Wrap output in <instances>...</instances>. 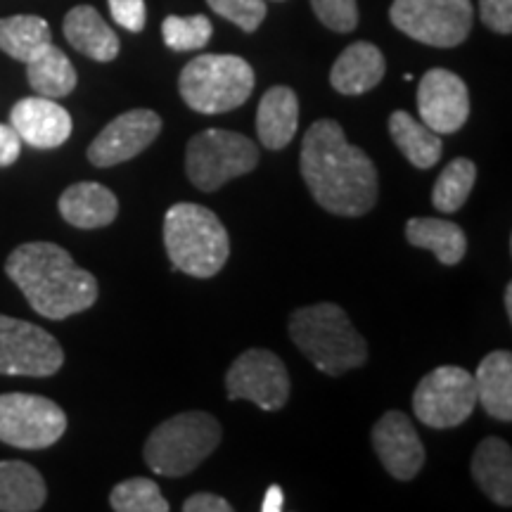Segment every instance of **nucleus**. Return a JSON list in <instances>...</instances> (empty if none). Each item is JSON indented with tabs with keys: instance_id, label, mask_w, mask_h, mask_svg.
<instances>
[{
	"instance_id": "f257e3e1",
	"label": "nucleus",
	"mask_w": 512,
	"mask_h": 512,
	"mask_svg": "<svg viewBox=\"0 0 512 512\" xmlns=\"http://www.w3.org/2000/svg\"><path fill=\"white\" fill-rule=\"evenodd\" d=\"M299 169L313 200L330 214L356 219L375 207L380 185L373 159L349 143L335 119H318L309 126Z\"/></svg>"
},
{
	"instance_id": "f03ea898",
	"label": "nucleus",
	"mask_w": 512,
	"mask_h": 512,
	"mask_svg": "<svg viewBox=\"0 0 512 512\" xmlns=\"http://www.w3.org/2000/svg\"><path fill=\"white\" fill-rule=\"evenodd\" d=\"M5 273L31 309L48 320H64L98 302V280L74 264L72 254L55 242L19 245L5 261Z\"/></svg>"
},
{
	"instance_id": "7ed1b4c3",
	"label": "nucleus",
	"mask_w": 512,
	"mask_h": 512,
	"mask_svg": "<svg viewBox=\"0 0 512 512\" xmlns=\"http://www.w3.org/2000/svg\"><path fill=\"white\" fill-rule=\"evenodd\" d=\"M290 339L320 373L344 375L368 361V344L361 337L342 306H302L290 316Z\"/></svg>"
},
{
	"instance_id": "20e7f679",
	"label": "nucleus",
	"mask_w": 512,
	"mask_h": 512,
	"mask_svg": "<svg viewBox=\"0 0 512 512\" xmlns=\"http://www.w3.org/2000/svg\"><path fill=\"white\" fill-rule=\"evenodd\" d=\"M164 247L174 271L192 278H211L230 256L228 230L202 204L178 202L164 216Z\"/></svg>"
},
{
	"instance_id": "39448f33",
	"label": "nucleus",
	"mask_w": 512,
	"mask_h": 512,
	"mask_svg": "<svg viewBox=\"0 0 512 512\" xmlns=\"http://www.w3.org/2000/svg\"><path fill=\"white\" fill-rule=\"evenodd\" d=\"M219 444V420L204 411H188L155 427L145 441L143 456L155 475L176 479L195 472Z\"/></svg>"
},
{
	"instance_id": "423d86ee",
	"label": "nucleus",
	"mask_w": 512,
	"mask_h": 512,
	"mask_svg": "<svg viewBox=\"0 0 512 512\" xmlns=\"http://www.w3.org/2000/svg\"><path fill=\"white\" fill-rule=\"evenodd\" d=\"M254 91V69L238 55H200L178 76V93L190 110L223 114L242 107Z\"/></svg>"
},
{
	"instance_id": "0eeeda50",
	"label": "nucleus",
	"mask_w": 512,
	"mask_h": 512,
	"mask_svg": "<svg viewBox=\"0 0 512 512\" xmlns=\"http://www.w3.org/2000/svg\"><path fill=\"white\" fill-rule=\"evenodd\" d=\"M259 164L254 140L235 131L207 128L190 138L185 150V174L202 192H214L233 178L245 176Z\"/></svg>"
},
{
	"instance_id": "6e6552de",
	"label": "nucleus",
	"mask_w": 512,
	"mask_h": 512,
	"mask_svg": "<svg viewBox=\"0 0 512 512\" xmlns=\"http://www.w3.org/2000/svg\"><path fill=\"white\" fill-rule=\"evenodd\" d=\"M389 19L401 34L432 48H456L472 31L470 0H394Z\"/></svg>"
},
{
	"instance_id": "1a4fd4ad",
	"label": "nucleus",
	"mask_w": 512,
	"mask_h": 512,
	"mask_svg": "<svg viewBox=\"0 0 512 512\" xmlns=\"http://www.w3.org/2000/svg\"><path fill=\"white\" fill-rule=\"evenodd\" d=\"M477 406L475 377L458 366H441L425 375L413 394V411L432 430L463 425Z\"/></svg>"
},
{
	"instance_id": "9d476101",
	"label": "nucleus",
	"mask_w": 512,
	"mask_h": 512,
	"mask_svg": "<svg viewBox=\"0 0 512 512\" xmlns=\"http://www.w3.org/2000/svg\"><path fill=\"white\" fill-rule=\"evenodd\" d=\"M67 432V415L36 394H0V441L15 448H48Z\"/></svg>"
},
{
	"instance_id": "9b49d317",
	"label": "nucleus",
	"mask_w": 512,
	"mask_h": 512,
	"mask_svg": "<svg viewBox=\"0 0 512 512\" xmlns=\"http://www.w3.org/2000/svg\"><path fill=\"white\" fill-rule=\"evenodd\" d=\"M62 363L64 351L48 330L0 313V375L50 377Z\"/></svg>"
},
{
	"instance_id": "f8f14e48",
	"label": "nucleus",
	"mask_w": 512,
	"mask_h": 512,
	"mask_svg": "<svg viewBox=\"0 0 512 512\" xmlns=\"http://www.w3.org/2000/svg\"><path fill=\"white\" fill-rule=\"evenodd\" d=\"M230 401H252L261 411H280L290 399V373L268 349H247L226 375Z\"/></svg>"
},
{
	"instance_id": "ddd939ff",
	"label": "nucleus",
	"mask_w": 512,
	"mask_h": 512,
	"mask_svg": "<svg viewBox=\"0 0 512 512\" xmlns=\"http://www.w3.org/2000/svg\"><path fill=\"white\" fill-rule=\"evenodd\" d=\"M162 133V117L152 110H131L112 119L88 147V162L98 169L138 157Z\"/></svg>"
},
{
	"instance_id": "4468645a",
	"label": "nucleus",
	"mask_w": 512,
	"mask_h": 512,
	"mask_svg": "<svg viewBox=\"0 0 512 512\" xmlns=\"http://www.w3.org/2000/svg\"><path fill=\"white\" fill-rule=\"evenodd\" d=\"M420 121L439 136L456 133L470 117V93L465 81L448 69H430L418 86Z\"/></svg>"
},
{
	"instance_id": "2eb2a0df",
	"label": "nucleus",
	"mask_w": 512,
	"mask_h": 512,
	"mask_svg": "<svg viewBox=\"0 0 512 512\" xmlns=\"http://www.w3.org/2000/svg\"><path fill=\"white\" fill-rule=\"evenodd\" d=\"M373 448L384 470L394 479L408 482L425 465V446L415 432L413 422L401 411L384 413L373 427Z\"/></svg>"
},
{
	"instance_id": "dca6fc26",
	"label": "nucleus",
	"mask_w": 512,
	"mask_h": 512,
	"mask_svg": "<svg viewBox=\"0 0 512 512\" xmlns=\"http://www.w3.org/2000/svg\"><path fill=\"white\" fill-rule=\"evenodd\" d=\"M10 126L15 128L22 143L36 150H53L67 143L72 136V114L57 105L55 100L43 98H24L19 100L10 112Z\"/></svg>"
},
{
	"instance_id": "f3484780",
	"label": "nucleus",
	"mask_w": 512,
	"mask_h": 512,
	"mask_svg": "<svg viewBox=\"0 0 512 512\" xmlns=\"http://www.w3.org/2000/svg\"><path fill=\"white\" fill-rule=\"evenodd\" d=\"M387 62L375 43L356 41L342 50L330 69V83L342 95H363L384 79Z\"/></svg>"
},
{
	"instance_id": "a211bd4d",
	"label": "nucleus",
	"mask_w": 512,
	"mask_h": 512,
	"mask_svg": "<svg viewBox=\"0 0 512 512\" xmlns=\"http://www.w3.org/2000/svg\"><path fill=\"white\" fill-rule=\"evenodd\" d=\"M60 207L62 219L69 226L81 228V230H95L105 228L117 219L119 214V200L110 188L100 183H74L60 195Z\"/></svg>"
},
{
	"instance_id": "6ab92c4d",
	"label": "nucleus",
	"mask_w": 512,
	"mask_h": 512,
	"mask_svg": "<svg viewBox=\"0 0 512 512\" xmlns=\"http://www.w3.org/2000/svg\"><path fill=\"white\" fill-rule=\"evenodd\" d=\"M299 126L297 93L287 86H273L256 110V136L266 150H283L292 143Z\"/></svg>"
},
{
	"instance_id": "aec40b11",
	"label": "nucleus",
	"mask_w": 512,
	"mask_h": 512,
	"mask_svg": "<svg viewBox=\"0 0 512 512\" xmlns=\"http://www.w3.org/2000/svg\"><path fill=\"white\" fill-rule=\"evenodd\" d=\"M62 29L72 48L95 62H112L119 55V36L93 5H76L69 10Z\"/></svg>"
},
{
	"instance_id": "412c9836",
	"label": "nucleus",
	"mask_w": 512,
	"mask_h": 512,
	"mask_svg": "<svg viewBox=\"0 0 512 512\" xmlns=\"http://www.w3.org/2000/svg\"><path fill=\"white\" fill-rule=\"evenodd\" d=\"M477 403L494 420H512V354L505 349L491 351L475 370Z\"/></svg>"
},
{
	"instance_id": "4be33fe9",
	"label": "nucleus",
	"mask_w": 512,
	"mask_h": 512,
	"mask_svg": "<svg viewBox=\"0 0 512 512\" xmlns=\"http://www.w3.org/2000/svg\"><path fill=\"white\" fill-rule=\"evenodd\" d=\"M472 477L501 508L512 505V451L503 439L486 437L472 456Z\"/></svg>"
},
{
	"instance_id": "5701e85b",
	"label": "nucleus",
	"mask_w": 512,
	"mask_h": 512,
	"mask_svg": "<svg viewBox=\"0 0 512 512\" xmlns=\"http://www.w3.org/2000/svg\"><path fill=\"white\" fill-rule=\"evenodd\" d=\"M41 472L24 460H0V512H34L46 503Z\"/></svg>"
},
{
	"instance_id": "b1692460",
	"label": "nucleus",
	"mask_w": 512,
	"mask_h": 512,
	"mask_svg": "<svg viewBox=\"0 0 512 512\" xmlns=\"http://www.w3.org/2000/svg\"><path fill=\"white\" fill-rule=\"evenodd\" d=\"M408 245L430 249L437 254L439 264L456 266L463 261L467 252L465 230L458 223L446 219H432V216H415L406 223Z\"/></svg>"
},
{
	"instance_id": "393cba45",
	"label": "nucleus",
	"mask_w": 512,
	"mask_h": 512,
	"mask_svg": "<svg viewBox=\"0 0 512 512\" xmlns=\"http://www.w3.org/2000/svg\"><path fill=\"white\" fill-rule=\"evenodd\" d=\"M389 133H392L401 155L418 169H432L441 159L444 143H441L439 133H434L432 128H427L408 112L396 110L389 117Z\"/></svg>"
},
{
	"instance_id": "a878e982",
	"label": "nucleus",
	"mask_w": 512,
	"mask_h": 512,
	"mask_svg": "<svg viewBox=\"0 0 512 512\" xmlns=\"http://www.w3.org/2000/svg\"><path fill=\"white\" fill-rule=\"evenodd\" d=\"M27 79L38 95L57 100L67 98L74 91L79 76H76V69L69 62V57L53 43H48L41 53L27 62Z\"/></svg>"
},
{
	"instance_id": "bb28decb",
	"label": "nucleus",
	"mask_w": 512,
	"mask_h": 512,
	"mask_svg": "<svg viewBox=\"0 0 512 512\" xmlns=\"http://www.w3.org/2000/svg\"><path fill=\"white\" fill-rule=\"evenodd\" d=\"M53 43L50 24L36 15H15L0 19V50L12 60L27 64L43 48Z\"/></svg>"
},
{
	"instance_id": "cd10ccee",
	"label": "nucleus",
	"mask_w": 512,
	"mask_h": 512,
	"mask_svg": "<svg viewBox=\"0 0 512 512\" xmlns=\"http://www.w3.org/2000/svg\"><path fill=\"white\" fill-rule=\"evenodd\" d=\"M477 181V166L472 159L456 157L453 162L446 164V169L441 171L437 183L432 190V204L434 209L441 214H453L458 211L470 197L472 188Z\"/></svg>"
},
{
	"instance_id": "c85d7f7f",
	"label": "nucleus",
	"mask_w": 512,
	"mask_h": 512,
	"mask_svg": "<svg viewBox=\"0 0 512 512\" xmlns=\"http://www.w3.org/2000/svg\"><path fill=\"white\" fill-rule=\"evenodd\" d=\"M110 505L117 512H169V503L159 486L147 477L119 482L110 494Z\"/></svg>"
},
{
	"instance_id": "c756f323",
	"label": "nucleus",
	"mask_w": 512,
	"mask_h": 512,
	"mask_svg": "<svg viewBox=\"0 0 512 512\" xmlns=\"http://www.w3.org/2000/svg\"><path fill=\"white\" fill-rule=\"evenodd\" d=\"M211 34H214V27H211V19L207 15H169L162 22L166 48L176 50V53H190V50L204 48L211 41Z\"/></svg>"
},
{
	"instance_id": "7c9ffc66",
	"label": "nucleus",
	"mask_w": 512,
	"mask_h": 512,
	"mask_svg": "<svg viewBox=\"0 0 512 512\" xmlns=\"http://www.w3.org/2000/svg\"><path fill=\"white\" fill-rule=\"evenodd\" d=\"M209 8L235 27L252 34L266 19V0H207Z\"/></svg>"
},
{
	"instance_id": "2f4dec72",
	"label": "nucleus",
	"mask_w": 512,
	"mask_h": 512,
	"mask_svg": "<svg viewBox=\"0 0 512 512\" xmlns=\"http://www.w3.org/2000/svg\"><path fill=\"white\" fill-rule=\"evenodd\" d=\"M311 8L320 22L337 34H349L358 27L356 0H311Z\"/></svg>"
},
{
	"instance_id": "473e14b6",
	"label": "nucleus",
	"mask_w": 512,
	"mask_h": 512,
	"mask_svg": "<svg viewBox=\"0 0 512 512\" xmlns=\"http://www.w3.org/2000/svg\"><path fill=\"white\" fill-rule=\"evenodd\" d=\"M110 3L112 19L131 34H140L147 22L145 0H107Z\"/></svg>"
},
{
	"instance_id": "72a5a7b5",
	"label": "nucleus",
	"mask_w": 512,
	"mask_h": 512,
	"mask_svg": "<svg viewBox=\"0 0 512 512\" xmlns=\"http://www.w3.org/2000/svg\"><path fill=\"white\" fill-rule=\"evenodd\" d=\"M479 15L496 34H512V0H479Z\"/></svg>"
},
{
	"instance_id": "f704fd0d",
	"label": "nucleus",
	"mask_w": 512,
	"mask_h": 512,
	"mask_svg": "<svg viewBox=\"0 0 512 512\" xmlns=\"http://www.w3.org/2000/svg\"><path fill=\"white\" fill-rule=\"evenodd\" d=\"M22 155V138L10 124H0V166H12Z\"/></svg>"
},
{
	"instance_id": "c9c22d12",
	"label": "nucleus",
	"mask_w": 512,
	"mask_h": 512,
	"mask_svg": "<svg viewBox=\"0 0 512 512\" xmlns=\"http://www.w3.org/2000/svg\"><path fill=\"white\" fill-rule=\"evenodd\" d=\"M230 505L226 498L216 494H195L183 503V512H230Z\"/></svg>"
},
{
	"instance_id": "e433bc0d",
	"label": "nucleus",
	"mask_w": 512,
	"mask_h": 512,
	"mask_svg": "<svg viewBox=\"0 0 512 512\" xmlns=\"http://www.w3.org/2000/svg\"><path fill=\"white\" fill-rule=\"evenodd\" d=\"M261 510H266V512L283 510V491H280L278 486H271V489H268L266 501H264V505H261Z\"/></svg>"
},
{
	"instance_id": "4c0bfd02",
	"label": "nucleus",
	"mask_w": 512,
	"mask_h": 512,
	"mask_svg": "<svg viewBox=\"0 0 512 512\" xmlns=\"http://www.w3.org/2000/svg\"><path fill=\"white\" fill-rule=\"evenodd\" d=\"M505 313H508V320H512V285H505Z\"/></svg>"
}]
</instances>
